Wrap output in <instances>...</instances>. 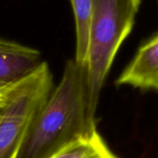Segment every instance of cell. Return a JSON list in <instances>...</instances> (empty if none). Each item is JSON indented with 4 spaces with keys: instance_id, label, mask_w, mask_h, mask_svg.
<instances>
[{
    "instance_id": "6da1fadb",
    "label": "cell",
    "mask_w": 158,
    "mask_h": 158,
    "mask_svg": "<svg viewBox=\"0 0 158 158\" xmlns=\"http://www.w3.org/2000/svg\"><path fill=\"white\" fill-rule=\"evenodd\" d=\"M96 131L86 67L69 60L59 84L33 118L18 158H50Z\"/></svg>"
},
{
    "instance_id": "7a4b0ae2",
    "label": "cell",
    "mask_w": 158,
    "mask_h": 158,
    "mask_svg": "<svg viewBox=\"0 0 158 158\" xmlns=\"http://www.w3.org/2000/svg\"><path fill=\"white\" fill-rule=\"evenodd\" d=\"M141 0H93L86 60L90 106L95 113L101 90L116 55L131 34Z\"/></svg>"
},
{
    "instance_id": "3957f363",
    "label": "cell",
    "mask_w": 158,
    "mask_h": 158,
    "mask_svg": "<svg viewBox=\"0 0 158 158\" xmlns=\"http://www.w3.org/2000/svg\"><path fill=\"white\" fill-rule=\"evenodd\" d=\"M53 91V75L44 61L14 82L0 106V158H18L29 128Z\"/></svg>"
},
{
    "instance_id": "277c9868",
    "label": "cell",
    "mask_w": 158,
    "mask_h": 158,
    "mask_svg": "<svg viewBox=\"0 0 158 158\" xmlns=\"http://www.w3.org/2000/svg\"><path fill=\"white\" fill-rule=\"evenodd\" d=\"M116 85H129L158 93V32L142 43L131 61L117 79Z\"/></svg>"
},
{
    "instance_id": "5b68a950",
    "label": "cell",
    "mask_w": 158,
    "mask_h": 158,
    "mask_svg": "<svg viewBox=\"0 0 158 158\" xmlns=\"http://www.w3.org/2000/svg\"><path fill=\"white\" fill-rule=\"evenodd\" d=\"M42 62L37 49L0 38V87L21 80L35 70Z\"/></svg>"
},
{
    "instance_id": "8992f818",
    "label": "cell",
    "mask_w": 158,
    "mask_h": 158,
    "mask_svg": "<svg viewBox=\"0 0 158 158\" xmlns=\"http://www.w3.org/2000/svg\"><path fill=\"white\" fill-rule=\"evenodd\" d=\"M76 25V54L74 60L85 66L93 18V0H70Z\"/></svg>"
},
{
    "instance_id": "52a82bcc",
    "label": "cell",
    "mask_w": 158,
    "mask_h": 158,
    "mask_svg": "<svg viewBox=\"0 0 158 158\" xmlns=\"http://www.w3.org/2000/svg\"><path fill=\"white\" fill-rule=\"evenodd\" d=\"M106 146L98 131L89 137L81 138L50 158H90Z\"/></svg>"
},
{
    "instance_id": "ba28073f",
    "label": "cell",
    "mask_w": 158,
    "mask_h": 158,
    "mask_svg": "<svg viewBox=\"0 0 158 158\" xmlns=\"http://www.w3.org/2000/svg\"><path fill=\"white\" fill-rule=\"evenodd\" d=\"M90 158H118L106 145V147H104L102 150H100L98 153H96L94 156H93Z\"/></svg>"
},
{
    "instance_id": "9c48e42d",
    "label": "cell",
    "mask_w": 158,
    "mask_h": 158,
    "mask_svg": "<svg viewBox=\"0 0 158 158\" xmlns=\"http://www.w3.org/2000/svg\"><path fill=\"white\" fill-rule=\"evenodd\" d=\"M12 85H13V83L10 85L5 86V87H0V106L6 102L8 95H9V93L11 91Z\"/></svg>"
},
{
    "instance_id": "30bf717a",
    "label": "cell",
    "mask_w": 158,
    "mask_h": 158,
    "mask_svg": "<svg viewBox=\"0 0 158 158\" xmlns=\"http://www.w3.org/2000/svg\"><path fill=\"white\" fill-rule=\"evenodd\" d=\"M157 6H158V0H157Z\"/></svg>"
}]
</instances>
